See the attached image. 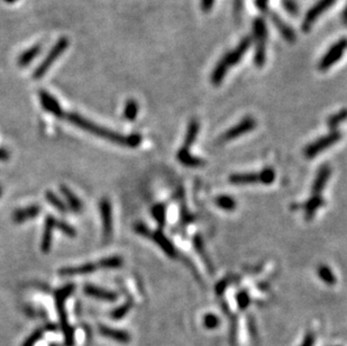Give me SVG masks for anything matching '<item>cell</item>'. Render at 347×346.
<instances>
[{
  "label": "cell",
  "mask_w": 347,
  "mask_h": 346,
  "mask_svg": "<svg viewBox=\"0 0 347 346\" xmlns=\"http://www.w3.org/2000/svg\"><path fill=\"white\" fill-rule=\"evenodd\" d=\"M347 120V109H342L337 111V113L331 115L330 117H328L327 120V126L333 131H336V128L338 127L339 125L343 124Z\"/></svg>",
  "instance_id": "28"
},
{
  "label": "cell",
  "mask_w": 347,
  "mask_h": 346,
  "mask_svg": "<svg viewBox=\"0 0 347 346\" xmlns=\"http://www.w3.org/2000/svg\"><path fill=\"white\" fill-rule=\"evenodd\" d=\"M152 216L155 219V222L157 223L160 229H162L165 225V222H167V208L163 204H157L153 206L152 208Z\"/></svg>",
  "instance_id": "27"
},
{
  "label": "cell",
  "mask_w": 347,
  "mask_h": 346,
  "mask_svg": "<svg viewBox=\"0 0 347 346\" xmlns=\"http://www.w3.org/2000/svg\"><path fill=\"white\" fill-rule=\"evenodd\" d=\"M60 190L62 192V195L64 196V198L66 200V203H68V206L70 209H71L72 211H75V213H81V211H82L83 204H82V203H81V200L77 198L75 193L72 192L71 189L68 188L64 184H62V185H60Z\"/></svg>",
  "instance_id": "21"
},
{
  "label": "cell",
  "mask_w": 347,
  "mask_h": 346,
  "mask_svg": "<svg viewBox=\"0 0 347 346\" xmlns=\"http://www.w3.org/2000/svg\"><path fill=\"white\" fill-rule=\"evenodd\" d=\"M134 230L137 234H139V235L145 236V237H150L151 232H152V230H150V228H147L146 225L142 224V223H137V224H135Z\"/></svg>",
  "instance_id": "40"
},
{
  "label": "cell",
  "mask_w": 347,
  "mask_h": 346,
  "mask_svg": "<svg viewBox=\"0 0 347 346\" xmlns=\"http://www.w3.org/2000/svg\"><path fill=\"white\" fill-rule=\"evenodd\" d=\"M347 48V39H341L338 42H336L333 46H331L326 54L324 55V58L320 60L318 64V69L320 71H326V70L330 69L336 62L341 60V58L344 54V52Z\"/></svg>",
  "instance_id": "7"
},
{
  "label": "cell",
  "mask_w": 347,
  "mask_h": 346,
  "mask_svg": "<svg viewBox=\"0 0 347 346\" xmlns=\"http://www.w3.org/2000/svg\"><path fill=\"white\" fill-rule=\"evenodd\" d=\"M99 332H100L102 336L116 341L118 343H128V342L131 341V335H129V333L121 329H114L108 326L100 325V327H99Z\"/></svg>",
  "instance_id": "19"
},
{
  "label": "cell",
  "mask_w": 347,
  "mask_h": 346,
  "mask_svg": "<svg viewBox=\"0 0 347 346\" xmlns=\"http://www.w3.org/2000/svg\"><path fill=\"white\" fill-rule=\"evenodd\" d=\"M325 204V200L320 195H313L311 198L308 199V202L305 204V215L306 218L308 219V221H311L313 216H315L316 211L318 208L323 207Z\"/></svg>",
  "instance_id": "22"
},
{
  "label": "cell",
  "mask_w": 347,
  "mask_h": 346,
  "mask_svg": "<svg viewBox=\"0 0 347 346\" xmlns=\"http://www.w3.org/2000/svg\"><path fill=\"white\" fill-rule=\"evenodd\" d=\"M230 182L235 185L258 183V173H235L230 177Z\"/></svg>",
  "instance_id": "23"
},
{
  "label": "cell",
  "mask_w": 347,
  "mask_h": 346,
  "mask_svg": "<svg viewBox=\"0 0 347 346\" xmlns=\"http://www.w3.org/2000/svg\"><path fill=\"white\" fill-rule=\"evenodd\" d=\"M138 115V103L134 99L127 100L126 105L124 109V117L125 120L129 122H134Z\"/></svg>",
  "instance_id": "29"
},
{
  "label": "cell",
  "mask_w": 347,
  "mask_h": 346,
  "mask_svg": "<svg viewBox=\"0 0 347 346\" xmlns=\"http://www.w3.org/2000/svg\"><path fill=\"white\" fill-rule=\"evenodd\" d=\"M39 96L40 105H42V107L47 111V113L52 114L53 116L58 117V118L65 116L63 108L61 107V105L58 103V100L55 99L53 96L50 95L49 92L45 90H40Z\"/></svg>",
  "instance_id": "11"
},
{
  "label": "cell",
  "mask_w": 347,
  "mask_h": 346,
  "mask_svg": "<svg viewBox=\"0 0 347 346\" xmlns=\"http://www.w3.org/2000/svg\"><path fill=\"white\" fill-rule=\"evenodd\" d=\"M57 228L58 230H61L64 235L69 237H76L77 236V230L73 226H71L68 223H65L63 221H58L57 219Z\"/></svg>",
  "instance_id": "35"
},
{
  "label": "cell",
  "mask_w": 347,
  "mask_h": 346,
  "mask_svg": "<svg viewBox=\"0 0 347 346\" xmlns=\"http://www.w3.org/2000/svg\"><path fill=\"white\" fill-rule=\"evenodd\" d=\"M343 21H344L345 25H347V5L344 9V13H343Z\"/></svg>",
  "instance_id": "48"
},
{
  "label": "cell",
  "mask_w": 347,
  "mask_h": 346,
  "mask_svg": "<svg viewBox=\"0 0 347 346\" xmlns=\"http://www.w3.org/2000/svg\"><path fill=\"white\" fill-rule=\"evenodd\" d=\"M98 269V265L96 263H86L79 266H68L62 267L58 271V274L61 277H76V275H87L94 273Z\"/></svg>",
  "instance_id": "16"
},
{
  "label": "cell",
  "mask_w": 347,
  "mask_h": 346,
  "mask_svg": "<svg viewBox=\"0 0 347 346\" xmlns=\"http://www.w3.org/2000/svg\"><path fill=\"white\" fill-rule=\"evenodd\" d=\"M275 180V171L272 169V167H265L258 172V182L262 184L269 185L272 184Z\"/></svg>",
  "instance_id": "34"
},
{
  "label": "cell",
  "mask_w": 347,
  "mask_h": 346,
  "mask_svg": "<svg viewBox=\"0 0 347 346\" xmlns=\"http://www.w3.org/2000/svg\"><path fill=\"white\" fill-rule=\"evenodd\" d=\"M268 2H269V0H255L256 7L261 10H267Z\"/></svg>",
  "instance_id": "46"
},
{
  "label": "cell",
  "mask_w": 347,
  "mask_h": 346,
  "mask_svg": "<svg viewBox=\"0 0 347 346\" xmlns=\"http://www.w3.org/2000/svg\"><path fill=\"white\" fill-rule=\"evenodd\" d=\"M176 159L179 160L180 163H182L183 165L190 166V167H200L205 164L204 160L193 156L190 153L189 150L187 147L180 148L178 154H176Z\"/></svg>",
  "instance_id": "20"
},
{
  "label": "cell",
  "mask_w": 347,
  "mask_h": 346,
  "mask_svg": "<svg viewBox=\"0 0 347 346\" xmlns=\"http://www.w3.org/2000/svg\"><path fill=\"white\" fill-rule=\"evenodd\" d=\"M199 129H200V125H199V122L197 120H193L189 122L186 137H184V144H183L184 147L188 148L195 142L199 134Z\"/></svg>",
  "instance_id": "24"
},
{
  "label": "cell",
  "mask_w": 347,
  "mask_h": 346,
  "mask_svg": "<svg viewBox=\"0 0 347 346\" xmlns=\"http://www.w3.org/2000/svg\"><path fill=\"white\" fill-rule=\"evenodd\" d=\"M236 301H237V306L239 309L245 310L251 304V297L246 291H241L236 296Z\"/></svg>",
  "instance_id": "37"
},
{
  "label": "cell",
  "mask_w": 347,
  "mask_h": 346,
  "mask_svg": "<svg viewBox=\"0 0 347 346\" xmlns=\"http://www.w3.org/2000/svg\"><path fill=\"white\" fill-rule=\"evenodd\" d=\"M254 37H255V54H254V63L258 68H262L265 63V58H267V39H268V31L267 25L264 23L263 18H256L254 20Z\"/></svg>",
  "instance_id": "4"
},
{
  "label": "cell",
  "mask_w": 347,
  "mask_h": 346,
  "mask_svg": "<svg viewBox=\"0 0 347 346\" xmlns=\"http://www.w3.org/2000/svg\"><path fill=\"white\" fill-rule=\"evenodd\" d=\"M66 120L69 122H71L77 127H79L83 131H86L88 133L92 134V135H96L98 137H101L103 140L109 141V142L115 143L118 145H123V146H127L131 148H135L141 145L142 143V136L137 133L134 134H129V135H121L119 133L113 132L108 128L101 127L95 122H92L91 121L87 120L81 116V115L77 113H70L66 115Z\"/></svg>",
  "instance_id": "1"
},
{
  "label": "cell",
  "mask_w": 347,
  "mask_h": 346,
  "mask_svg": "<svg viewBox=\"0 0 347 346\" xmlns=\"http://www.w3.org/2000/svg\"><path fill=\"white\" fill-rule=\"evenodd\" d=\"M133 304L131 301H127V303H125L123 305H120V306H118L115 309L110 311V318L113 319V321H120V319H123L125 316H126L129 310L132 309Z\"/></svg>",
  "instance_id": "32"
},
{
  "label": "cell",
  "mask_w": 347,
  "mask_h": 346,
  "mask_svg": "<svg viewBox=\"0 0 347 346\" xmlns=\"http://www.w3.org/2000/svg\"><path fill=\"white\" fill-rule=\"evenodd\" d=\"M204 326L207 329H216L219 326L220 321L216 315L207 314L204 317Z\"/></svg>",
  "instance_id": "38"
},
{
  "label": "cell",
  "mask_w": 347,
  "mask_h": 346,
  "mask_svg": "<svg viewBox=\"0 0 347 346\" xmlns=\"http://www.w3.org/2000/svg\"><path fill=\"white\" fill-rule=\"evenodd\" d=\"M51 346H58L57 344H51Z\"/></svg>",
  "instance_id": "51"
},
{
  "label": "cell",
  "mask_w": 347,
  "mask_h": 346,
  "mask_svg": "<svg viewBox=\"0 0 347 346\" xmlns=\"http://www.w3.org/2000/svg\"><path fill=\"white\" fill-rule=\"evenodd\" d=\"M40 213V207L39 204H32V206L20 208V209L15 210L12 216V219L16 224H23V223L29 221V219L36 218Z\"/></svg>",
  "instance_id": "15"
},
{
  "label": "cell",
  "mask_w": 347,
  "mask_h": 346,
  "mask_svg": "<svg viewBox=\"0 0 347 346\" xmlns=\"http://www.w3.org/2000/svg\"><path fill=\"white\" fill-rule=\"evenodd\" d=\"M213 2H215V0H201V3H200L201 9L206 13L209 12V10L212 8Z\"/></svg>",
  "instance_id": "44"
},
{
  "label": "cell",
  "mask_w": 347,
  "mask_h": 346,
  "mask_svg": "<svg viewBox=\"0 0 347 346\" xmlns=\"http://www.w3.org/2000/svg\"><path fill=\"white\" fill-rule=\"evenodd\" d=\"M282 6L290 15H292V16H298L299 9L293 0H282Z\"/></svg>",
  "instance_id": "39"
},
{
  "label": "cell",
  "mask_w": 347,
  "mask_h": 346,
  "mask_svg": "<svg viewBox=\"0 0 347 346\" xmlns=\"http://www.w3.org/2000/svg\"><path fill=\"white\" fill-rule=\"evenodd\" d=\"M83 292L87 296H90L92 298L108 301V303H115L118 299V295L116 292L110 291V290L100 288V286L94 285H86L83 286Z\"/></svg>",
  "instance_id": "14"
},
{
  "label": "cell",
  "mask_w": 347,
  "mask_h": 346,
  "mask_svg": "<svg viewBox=\"0 0 347 346\" xmlns=\"http://www.w3.org/2000/svg\"><path fill=\"white\" fill-rule=\"evenodd\" d=\"M215 203L219 208L226 211H232L237 206L236 200L230 196H218L215 199Z\"/></svg>",
  "instance_id": "31"
},
{
  "label": "cell",
  "mask_w": 347,
  "mask_h": 346,
  "mask_svg": "<svg viewBox=\"0 0 347 346\" xmlns=\"http://www.w3.org/2000/svg\"><path fill=\"white\" fill-rule=\"evenodd\" d=\"M331 174V167L329 165L325 164L318 170V173L315 178V181L312 183L311 190L313 195H320L326 187L328 180H329Z\"/></svg>",
  "instance_id": "17"
},
{
  "label": "cell",
  "mask_w": 347,
  "mask_h": 346,
  "mask_svg": "<svg viewBox=\"0 0 347 346\" xmlns=\"http://www.w3.org/2000/svg\"><path fill=\"white\" fill-rule=\"evenodd\" d=\"M55 228H57V218L52 215H47L45 218V224H44L42 241H40V251L43 253H49L51 251Z\"/></svg>",
  "instance_id": "12"
},
{
  "label": "cell",
  "mask_w": 347,
  "mask_h": 346,
  "mask_svg": "<svg viewBox=\"0 0 347 346\" xmlns=\"http://www.w3.org/2000/svg\"><path fill=\"white\" fill-rule=\"evenodd\" d=\"M9 156H10V153L8 150H6V148H3V147H0V161H2V162L8 161Z\"/></svg>",
  "instance_id": "45"
},
{
  "label": "cell",
  "mask_w": 347,
  "mask_h": 346,
  "mask_svg": "<svg viewBox=\"0 0 347 346\" xmlns=\"http://www.w3.org/2000/svg\"><path fill=\"white\" fill-rule=\"evenodd\" d=\"M45 198L47 202H49L52 206L54 208H57L58 211H61L62 214H66L68 213V206L64 204V202H62V200L58 198V197L55 195L53 191H46L45 193Z\"/></svg>",
  "instance_id": "30"
},
{
  "label": "cell",
  "mask_w": 347,
  "mask_h": 346,
  "mask_svg": "<svg viewBox=\"0 0 347 346\" xmlns=\"http://www.w3.org/2000/svg\"><path fill=\"white\" fill-rule=\"evenodd\" d=\"M316 342V336L313 333H308L306 335L304 341H302V343L300 346H313L315 345Z\"/></svg>",
  "instance_id": "41"
},
{
  "label": "cell",
  "mask_w": 347,
  "mask_h": 346,
  "mask_svg": "<svg viewBox=\"0 0 347 346\" xmlns=\"http://www.w3.org/2000/svg\"><path fill=\"white\" fill-rule=\"evenodd\" d=\"M227 285H228V281L227 280L219 281L218 284L216 285V288H215L217 295H218V296L223 295V293L225 292V290H226V288H227Z\"/></svg>",
  "instance_id": "43"
},
{
  "label": "cell",
  "mask_w": 347,
  "mask_h": 346,
  "mask_svg": "<svg viewBox=\"0 0 347 346\" xmlns=\"http://www.w3.org/2000/svg\"><path fill=\"white\" fill-rule=\"evenodd\" d=\"M6 2H8V3H14V2H16L17 0H5Z\"/></svg>",
  "instance_id": "49"
},
{
  "label": "cell",
  "mask_w": 347,
  "mask_h": 346,
  "mask_svg": "<svg viewBox=\"0 0 347 346\" xmlns=\"http://www.w3.org/2000/svg\"><path fill=\"white\" fill-rule=\"evenodd\" d=\"M335 1L336 0H319L312 8H310L308 10L307 15H306L304 23H302L301 26L302 31L308 33L310 31V28L312 27V25L315 24L317 18H318L325 10H327L329 7L333 6Z\"/></svg>",
  "instance_id": "9"
},
{
  "label": "cell",
  "mask_w": 347,
  "mask_h": 346,
  "mask_svg": "<svg viewBox=\"0 0 347 346\" xmlns=\"http://www.w3.org/2000/svg\"><path fill=\"white\" fill-rule=\"evenodd\" d=\"M47 329H53V328H45V327H44V328L36 329L35 332L33 333V334L31 335V336H29V337L27 338V340H26V341L24 342L23 346H35V344L38 343V342L40 340V338H42L44 332H45V330H47Z\"/></svg>",
  "instance_id": "36"
},
{
  "label": "cell",
  "mask_w": 347,
  "mask_h": 346,
  "mask_svg": "<svg viewBox=\"0 0 347 346\" xmlns=\"http://www.w3.org/2000/svg\"><path fill=\"white\" fill-rule=\"evenodd\" d=\"M75 290H76L75 285L68 284L62 286V288L58 289L57 291L54 292L55 306H57L62 332L64 334V342L66 346L75 345V330H73L72 326L70 325V323L68 321V315H66V311H65V300L72 295Z\"/></svg>",
  "instance_id": "2"
},
{
  "label": "cell",
  "mask_w": 347,
  "mask_h": 346,
  "mask_svg": "<svg viewBox=\"0 0 347 346\" xmlns=\"http://www.w3.org/2000/svg\"><path fill=\"white\" fill-rule=\"evenodd\" d=\"M270 17H271V20H272V23L273 25L275 26L276 28L279 29V32H280V34H281L284 39H286V41H288L289 43H294L296 42V33L293 32V29L290 27L289 25L286 24L283 21V20L281 17L279 16L278 14L276 13H271L270 14Z\"/></svg>",
  "instance_id": "18"
},
{
  "label": "cell",
  "mask_w": 347,
  "mask_h": 346,
  "mask_svg": "<svg viewBox=\"0 0 347 346\" xmlns=\"http://www.w3.org/2000/svg\"><path fill=\"white\" fill-rule=\"evenodd\" d=\"M69 46V40L66 37H62L57 42V44L53 46V48L49 52V54L46 55V58L40 62V64L36 68V70L33 73V79L39 80L45 76V73L49 71L52 64L58 60V57L64 53V51Z\"/></svg>",
  "instance_id": "5"
},
{
  "label": "cell",
  "mask_w": 347,
  "mask_h": 346,
  "mask_svg": "<svg viewBox=\"0 0 347 346\" xmlns=\"http://www.w3.org/2000/svg\"><path fill=\"white\" fill-rule=\"evenodd\" d=\"M40 53V45H34L31 48H28L27 51H25L24 53L20 54L19 59H18V64L20 66L28 65L35 58H38V55Z\"/></svg>",
  "instance_id": "25"
},
{
  "label": "cell",
  "mask_w": 347,
  "mask_h": 346,
  "mask_svg": "<svg viewBox=\"0 0 347 346\" xmlns=\"http://www.w3.org/2000/svg\"><path fill=\"white\" fill-rule=\"evenodd\" d=\"M251 44H252V40H251L250 37H245V39L242 40V42L238 44V46L236 47L235 50L227 53L217 63L216 68L212 74V82L213 85H219L221 83V81L224 80L225 76H226L228 68L237 64V63L242 60L243 55L249 50Z\"/></svg>",
  "instance_id": "3"
},
{
  "label": "cell",
  "mask_w": 347,
  "mask_h": 346,
  "mask_svg": "<svg viewBox=\"0 0 347 346\" xmlns=\"http://www.w3.org/2000/svg\"><path fill=\"white\" fill-rule=\"evenodd\" d=\"M256 127V122L253 117H245L244 120L241 121L238 124L232 126L231 128L228 129L227 132H225L221 136V140L224 142H230V141L236 140L237 137L244 135L246 133L252 132L254 128Z\"/></svg>",
  "instance_id": "8"
},
{
  "label": "cell",
  "mask_w": 347,
  "mask_h": 346,
  "mask_svg": "<svg viewBox=\"0 0 347 346\" xmlns=\"http://www.w3.org/2000/svg\"><path fill=\"white\" fill-rule=\"evenodd\" d=\"M318 277L326 284L327 285H336V277L329 267L327 265H320L318 267Z\"/></svg>",
  "instance_id": "33"
},
{
  "label": "cell",
  "mask_w": 347,
  "mask_h": 346,
  "mask_svg": "<svg viewBox=\"0 0 347 346\" xmlns=\"http://www.w3.org/2000/svg\"><path fill=\"white\" fill-rule=\"evenodd\" d=\"M124 260L118 255L109 256V258H103L100 261L97 263L98 267H102V269H119L123 266Z\"/></svg>",
  "instance_id": "26"
},
{
  "label": "cell",
  "mask_w": 347,
  "mask_h": 346,
  "mask_svg": "<svg viewBox=\"0 0 347 346\" xmlns=\"http://www.w3.org/2000/svg\"><path fill=\"white\" fill-rule=\"evenodd\" d=\"M204 243H202V240L200 239V236H197L194 239V246L195 248H197V251L199 254H201L202 258H205V255H206V252H205V247H204V245H202Z\"/></svg>",
  "instance_id": "42"
},
{
  "label": "cell",
  "mask_w": 347,
  "mask_h": 346,
  "mask_svg": "<svg viewBox=\"0 0 347 346\" xmlns=\"http://www.w3.org/2000/svg\"><path fill=\"white\" fill-rule=\"evenodd\" d=\"M342 139V133L338 131H333L331 133L328 134V135H325L323 137H320L315 142L309 144L307 147L305 148V155L307 159H313L315 156L318 155L322 152L326 151L327 148H329L331 145H334L341 141Z\"/></svg>",
  "instance_id": "6"
},
{
  "label": "cell",
  "mask_w": 347,
  "mask_h": 346,
  "mask_svg": "<svg viewBox=\"0 0 347 346\" xmlns=\"http://www.w3.org/2000/svg\"><path fill=\"white\" fill-rule=\"evenodd\" d=\"M1 195H2V188L0 187V197H1Z\"/></svg>",
  "instance_id": "50"
},
{
  "label": "cell",
  "mask_w": 347,
  "mask_h": 346,
  "mask_svg": "<svg viewBox=\"0 0 347 346\" xmlns=\"http://www.w3.org/2000/svg\"><path fill=\"white\" fill-rule=\"evenodd\" d=\"M149 239H152L154 243L157 244L158 247H160L161 250L169 256V258H171V259L176 258L178 253H176L174 245H173L172 242L170 241L163 233H162L161 229L151 232V235Z\"/></svg>",
  "instance_id": "13"
},
{
  "label": "cell",
  "mask_w": 347,
  "mask_h": 346,
  "mask_svg": "<svg viewBox=\"0 0 347 346\" xmlns=\"http://www.w3.org/2000/svg\"><path fill=\"white\" fill-rule=\"evenodd\" d=\"M99 208H100L103 239L109 241L113 236V207L109 199L102 198L99 203Z\"/></svg>",
  "instance_id": "10"
},
{
  "label": "cell",
  "mask_w": 347,
  "mask_h": 346,
  "mask_svg": "<svg viewBox=\"0 0 347 346\" xmlns=\"http://www.w3.org/2000/svg\"><path fill=\"white\" fill-rule=\"evenodd\" d=\"M243 0H235V5H234V13L236 16L237 15H239L241 13L239 12H242V5H243Z\"/></svg>",
  "instance_id": "47"
}]
</instances>
